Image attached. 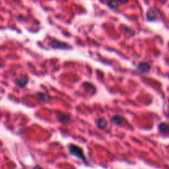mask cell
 <instances>
[{"label": "cell", "instance_id": "cell-5", "mask_svg": "<svg viewBox=\"0 0 169 169\" xmlns=\"http://www.w3.org/2000/svg\"><path fill=\"white\" fill-rule=\"evenodd\" d=\"M29 82V79L27 76H24L23 78H19V79H16V84L18 87L20 88H25L26 86L27 85Z\"/></svg>", "mask_w": 169, "mask_h": 169}, {"label": "cell", "instance_id": "cell-7", "mask_svg": "<svg viewBox=\"0 0 169 169\" xmlns=\"http://www.w3.org/2000/svg\"><path fill=\"white\" fill-rule=\"evenodd\" d=\"M96 124H97V127H99V128L101 129V130H103V129L106 128V126H107V121H106L105 119L97 120Z\"/></svg>", "mask_w": 169, "mask_h": 169}, {"label": "cell", "instance_id": "cell-6", "mask_svg": "<svg viewBox=\"0 0 169 169\" xmlns=\"http://www.w3.org/2000/svg\"><path fill=\"white\" fill-rule=\"evenodd\" d=\"M158 130L161 133H167L169 132V124L168 123H161L158 125Z\"/></svg>", "mask_w": 169, "mask_h": 169}, {"label": "cell", "instance_id": "cell-9", "mask_svg": "<svg viewBox=\"0 0 169 169\" xmlns=\"http://www.w3.org/2000/svg\"><path fill=\"white\" fill-rule=\"evenodd\" d=\"M122 121H123V117L120 116L119 115H114L112 118H111V122H113L115 125H121Z\"/></svg>", "mask_w": 169, "mask_h": 169}, {"label": "cell", "instance_id": "cell-8", "mask_svg": "<svg viewBox=\"0 0 169 169\" xmlns=\"http://www.w3.org/2000/svg\"><path fill=\"white\" fill-rule=\"evenodd\" d=\"M146 17L147 20L148 21H155L156 18H157L155 12L153 11V10H152V9H150V10H149V11L147 12Z\"/></svg>", "mask_w": 169, "mask_h": 169}, {"label": "cell", "instance_id": "cell-12", "mask_svg": "<svg viewBox=\"0 0 169 169\" xmlns=\"http://www.w3.org/2000/svg\"><path fill=\"white\" fill-rule=\"evenodd\" d=\"M119 1V3H126L129 2V0H118Z\"/></svg>", "mask_w": 169, "mask_h": 169}, {"label": "cell", "instance_id": "cell-4", "mask_svg": "<svg viewBox=\"0 0 169 169\" xmlns=\"http://www.w3.org/2000/svg\"><path fill=\"white\" fill-rule=\"evenodd\" d=\"M57 119L60 122L61 124H65L70 120L69 115L64 114V113H57Z\"/></svg>", "mask_w": 169, "mask_h": 169}, {"label": "cell", "instance_id": "cell-13", "mask_svg": "<svg viewBox=\"0 0 169 169\" xmlns=\"http://www.w3.org/2000/svg\"><path fill=\"white\" fill-rule=\"evenodd\" d=\"M33 169H43V168L41 167H40V166H38V165H36V166H35V167H33Z\"/></svg>", "mask_w": 169, "mask_h": 169}, {"label": "cell", "instance_id": "cell-11", "mask_svg": "<svg viewBox=\"0 0 169 169\" xmlns=\"http://www.w3.org/2000/svg\"><path fill=\"white\" fill-rule=\"evenodd\" d=\"M37 95H38V97H40V99H41L42 101H44V102H49V101L51 100L50 96H49L48 94H46V93H40Z\"/></svg>", "mask_w": 169, "mask_h": 169}, {"label": "cell", "instance_id": "cell-3", "mask_svg": "<svg viewBox=\"0 0 169 169\" xmlns=\"http://www.w3.org/2000/svg\"><path fill=\"white\" fill-rule=\"evenodd\" d=\"M137 69L141 74H145V73H148L150 70V65L148 63H145V62H140L137 65Z\"/></svg>", "mask_w": 169, "mask_h": 169}, {"label": "cell", "instance_id": "cell-10", "mask_svg": "<svg viewBox=\"0 0 169 169\" xmlns=\"http://www.w3.org/2000/svg\"><path fill=\"white\" fill-rule=\"evenodd\" d=\"M107 6L111 9L117 8L118 6H119V1L118 0H108Z\"/></svg>", "mask_w": 169, "mask_h": 169}, {"label": "cell", "instance_id": "cell-2", "mask_svg": "<svg viewBox=\"0 0 169 169\" xmlns=\"http://www.w3.org/2000/svg\"><path fill=\"white\" fill-rule=\"evenodd\" d=\"M50 46L55 50H71L72 49V46L69 44L57 41V40H53L50 41Z\"/></svg>", "mask_w": 169, "mask_h": 169}, {"label": "cell", "instance_id": "cell-1", "mask_svg": "<svg viewBox=\"0 0 169 169\" xmlns=\"http://www.w3.org/2000/svg\"><path fill=\"white\" fill-rule=\"evenodd\" d=\"M69 153L71 155L74 156L77 158L81 159L84 163L88 164V162L86 160L85 156L84 154V151H83V149L80 147L77 146L75 144H70L69 146Z\"/></svg>", "mask_w": 169, "mask_h": 169}]
</instances>
